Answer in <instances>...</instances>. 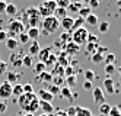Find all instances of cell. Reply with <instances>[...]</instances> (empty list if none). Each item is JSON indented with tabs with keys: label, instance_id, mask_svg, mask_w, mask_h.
Segmentation results:
<instances>
[{
	"label": "cell",
	"instance_id": "6da1fadb",
	"mask_svg": "<svg viewBox=\"0 0 121 116\" xmlns=\"http://www.w3.org/2000/svg\"><path fill=\"white\" fill-rule=\"evenodd\" d=\"M41 28H42V35L44 36H50V35L56 33L60 29V20H57L54 16H47L42 19L41 22Z\"/></svg>",
	"mask_w": 121,
	"mask_h": 116
},
{
	"label": "cell",
	"instance_id": "7a4b0ae2",
	"mask_svg": "<svg viewBox=\"0 0 121 116\" xmlns=\"http://www.w3.org/2000/svg\"><path fill=\"white\" fill-rule=\"evenodd\" d=\"M56 9H57V6H56L54 0H45V2H42L37 7V10H38V13H39L41 17H47V16H53Z\"/></svg>",
	"mask_w": 121,
	"mask_h": 116
},
{
	"label": "cell",
	"instance_id": "3957f363",
	"mask_svg": "<svg viewBox=\"0 0 121 116\" xmlns=\"http://www.w3.org/2000/svg\"><path fill=\"white\" fill-rule=\"evenodd\" d=\"M7 38H16L19 33L25 32V26L23 22L21 20H10L9 25H7Z\"/></svg>",
	"mask_w": 121,
	"mask_h": 116
},
{
	"label": "cell",
	"instance_id": "277c9868",
	"mask_svg": "<svg viewBox=\"0 0 121 116\" xmlns=\"http://www.w3.org/2000/svg\"><path fill=\"white\" fill-rule=\"evenodd\" d=\"M88 29L85 28V26H82V28L76 29L73 32H70L72 35V42L76 44V45H85L86 44V38H88Z\"/></svg>",
	"mask_w": 121,
	"mask_h": 116
},
{
	"label": "cell",
	"instance_id": "5b68a950",
	"mask_svg": "<svg viewBox=\"0 0 121 116\" xmlns=\"http://www.w3.org/2000/svg\"><path fill=\"white\" fill-rule=\"evenodd\" d=\"M35 96H37L35 93H23L22 96H19V97H18V106H19L22 110L26 112V108H28L29 102H31Z\"/></svg>",
	"mask_w": 121,
	"mask_h": 116
},
{
	"label": "cell",
	"instance_id": "8992f818",
	"mask_svg": "<svg viewBox=\"0 0 121 116\" xmlns=\"http://www.w3.org/2000/svg\"><path fill=\"white\" fill-rule=\"evenodd\" d=\"M92 99H93V103L95 104H102V103H105V93H104V90L101 87H93L92 88Z\"/></svg>",
	"mask_w": 121,
	"mask_h": 116
},
{
	"label": "cell",
	"instance_id": "52a82bcc",
	"mask_svg": "<svg viewBox=\"0 0 121 116\" xmlns=\"http://www.w3.org/2000/svg\"><path fill=\"white\" fill-rule=\"evenodd\" d=\"M10 97H12V84L7 81H4V83L2 81L0 83V99L6 102Z\"/></svg>",
	"mask_w": 121,
	"mask_h": 116
},
{
	"label": "cell",
	"instance_id": "ba28073f",
	"mask_svg": "<svg viewBox=\"0 0 121 116\" xmlns=\"http://www.w3.org/2000/svg\"><path fill=\"white\" fill-rule=\"evenodd\" d=\"M102 90L107 92V93H111V94H117L118 93V86L111 77H107L105 80H104V88Z\"/></svg>",
	"mask_w": 121,
	"mask_h": 116
},
{
	"label": "cell",
	"instance_id": "9c48e42d",
	"mask_svg": "<svg viewBox=\"0 0 121 116\" xmlns=\"http://www.w3.org/2000/svg\"><path fill=\"white\" fill-rule=\"evenodd\" d=\"M25 54H23V52L22 51H15V52H12V54H10V64L13 65V67H22V57H23Z\"/></svg>",
	"mask_w": 121,
	"mask_h": 116
},
{
	"label": "cell",
	"instance_id": "30bf717a",
	"mask_svg": "<svg viewBox=\"0 0 121 116\" xmlns=\"http://www.w3.org/2000/svg\"><path fill=\"white\" fill-rule=\"evenodd\" d=\"M35 94L38 97V100H41V102H48V103H51V102H53V99H54V96L51 94L47 88H39L38 93H35Z\"/></svg>",
	"mask_w": 121,
	"mask_h": 116
},
{
	"label": "cell",
	"instance_id": "8fae6325",
	"mask_svg": "<svg viewBox=\"0 0 121 116\" xmlns=\"http://www.w3.org/2000/svg\"><path fill=\"white\" fill-rule=\"evenodd\" d=\"M51 51H53V47H51V45L41 48L39 52H38V61H39V62H44V64H45V61H47L48 57L51 55Z\"/></svg>",
	"mask_w": 121,
	"mask_h": 116
},
{
	"label": "cell",
	"instance_id": "7c38bea8",
	"mask_svg": "<svg viewBox=\"0 0 121 116\" xmlns=\"http://www.w3.org/2000/svg\"><path fill=\"white\" fill-rule=\"evenodd\" d=\"M72 26H73V17L72 16H66L64 19L60 20V28L64 32H72Z\"/></svg>",
	"mask_w": 121,
	"mask_h": 116
},
{
	"label": "cell",
	"instance_id": "4fadbf2b",
	"mask_svg": "<svg viewBox=\"0 0 121 116\" xmlns=\"http://www.w3.org/2000/svg\"><path fill=\"white\" fill-rule=\"evenodd\" d=\"M64 51H66L67 55H76L77 52L80 51V47L76 45V44H73V42H69V44L64 45Z\"/></svg>",
	"mask_w": 121,
	"mask_h": 116
},
{
	"label": "cell",
	"instance_id": "5bb4252c",
	"mask_svg": "<svg viewBox=\"0 0 121 116\" xmlns=\"http://www.w3.org/2000/svg\"><path fill=\"white\" fill-rule=\"evenodd\" d=\"M4 45H6V48L9 51L15 52V51H18V48H19V42H18L16 38H7L4 41Z\"/></svg>",
	"mask_w": 121,
	"mask_h": 116
},
{
	"label": "cell",
	"instance_id": "9a60e30c",
	"mask_svg": "<svg viewBox=\"0 0 121 116\" xmlns=\"http://www.w3.org/2000/svg\"><path fill=\"white\" fill-rule=\"evenodd\" d=\"M39 49H41V47H39L38 41H29V42H28V51H29V55H31V57L38 55Z\"/></svg>",
	"mask_w": 121,
	"mask_h": 116
},
{
	"label": "cell",
	"instance_id": "2e32d148",
	"mask_svg": "<svg viewBox=\"0 0 121 116\" xmlns=\"http://www.w3.org/2000/svg\"><path fill=\"white\" fill-rule=\"evenodd\" d=\"M58 96L61 97V99H66L69 102H73V93H72V88H69V87H63V88H60V93Z\"/></svg>",
	"mask_w": 121,
	"mask_h": 116
},
{
	"label": "cell",
	"instance_id": "e0dca14e",
	"mask_svg": "<svg viewBox=\"0 0 121 116\" xmlns=\"http://www.w3.org/2000/svg\"><path fill=\"white\" fill-rule=\"evenodd\" d=\"M39 108H41L42 113H44V115H48V116L54 112V106L51 104V103H48V102H41V100H39Z\"/></svg>",
	"mask_w": 121,
	"mask_h": 116
},
{
	"label": "cell",
	"instance_id": "ac0fdd59",
	"mask_svg": "<svg viewBox=\"0 0 121 116\" xmlns=\"http://www.w3.org/2000/svg\"><path fill=\"white\" fill-rule=\"evenodd\" d=\"M26 35H28L29 41H37V39L39 38V35H41V31H39L38 26H37V28H28Z\"/></svg>",
	"mask_w": 121,
	"mask_h": 116
},
{
	"label": "cell",
	"instance_id": "d6986e66",
	"mask_svg": "<svg viewBox=\"0 0 121 116\" xmlns=\"http://www.w3.org/2000/svg\"><path fill=\"white\" fill-rule=\"evenodd\" d=\"M6 77H7L6 81L10 83V84H13V83H16V81H18V80L22 77V73H18V74H16V73H13V71H9V70H7V71H6Z\"/></svg>",
	"mask_w": 121,
	"mask_h": 116
},
{
	"label": "cell",
	"instance_id": "ffe728a7",
	"mask_svg": "<svg viewBox=\"0 0 121 116\" xmlns=\"http://www.w3.org/2000/svg\"><path fill=\"white\" fill-rule=\"evenodd\" d=\"M85 23H88L89 26H98L99 23V19H98V16L95 15V13H91L85 17Z\"/></svg>",
	"mask_w": 121,
	"mask_h": 116
},
{
	"label": "cell",
	"instance_id": "44dd1931",
	"mask_svg": "<svg viewBox=\"0 0 121 116\" xmlns=\"http://www.w3.org/2000/svg\"><path fill=\"white\" fill-rule=\"evenodd\" d=\"M16 13H18V6H16L15 3H7L6 4L4 15H7V16H16Z\"/></svg>",
	"mask_w": 121,
	"mask_h": 116
},
{
	"label": "cell",
	"instance_id": "7402d4cb",
	"mask_svg": "<svg viewBox=\"0 0 121 116\" xmlns=\"http://www.w3.org/2000/svg\"><path fill=\"white\" fill-rule=\"evenodd\" d=\"M53 16L56 17L57 20H61V19H64L66 16H69V13H67L66 9H63V7H57L56 10H54V13H53Z\"/></svg>",
	"mask_w": 121,
	"mask_h": 116
},
{
	"label": "cell",
	"instance_id": "603a6c76",
	"mask_svg": "<svg viewBox=\"0 0 121 116\" xmlns=\"http://www.w3.org/2000/svg\"><path fill=\"white\" fill-rule=\"evenodd\" d=\"M74 116H93L92 112L88 108H83V106H76V113Z\"/></svg>",
	"mask_w": 121,
	"mask_h": 116
},
{
	"label": "cell",
	"instance_id": "cb8c5ba5",
	"mask_svg": "<svg viewBox=\"0 0 121 116\" xmlns=\"http://www.w3.org/2000/svg\"><path fill=\"white\" fill-rule=\"evenodd\" d=\"M32 67H34V73L38 74V76H39L41 73H44V71H47V65L44 64V62H39V61L37 62V64H34Z\"/></svg>",
	"mask_w": 121,
	"mask_h": 116
},
{
	"label": "cell",
	"instance_id": "d4e9b609",
	"mask_svg": "<svg viewBox=\"0 0 121 116\" xmlns=\"http://www.w3.org/2000/svg\"><path fill=\"white\" fill-rule=\"evenodd\" d=\"M23 94V90H22V84L16 83V84H12V96L15 97H19Z\"/></svg>",
	"mask_w": 121,
	"mask_h": 116
},
{
	"label": "cell",
	"instance_id": "484cf974",
	"mask_svg": "<svg viewBox=\"0 0 121 116\" xmlns=\"http://www.w3.org/2000/svg\"><path fill=\"white\" fill-rule=\"evenodd\" d=\"M57 64L61 65L63 68L69 65V58H67V54H66V52H64V54H60V55L57 57Z\"/></svg>",
	"mask_w": 121,
	"mask_h": 116
},
{
	"label": "cell",
	"instance_id": "4316f807",
	"mask_svg": "<svg viewBox=\"0 0 121 116\" xmlns=\"http://www.w3.org/2000/svg\"><path fill=\"white\" fill-rule=\"evenodd\" d=\"M66 87H69V88H72V87H74L76 84H77V76L74 74V76H69V77H66Z\"/></svg>",
	"mask_w": 121,
	"mask_h": 116
},
{
	"label": "cell",
	"instance_id": "83f0119b",
	"mask_svg": "<svg viewBox=\"0 0 121 116\" xmlns=\"http://www.w3.org/2000/svg\"><path fill=\"white\" fill-rule=\"evenodd\" d=\"M109 110H111V104L109 103L105 102V103L99 104V113H101V116H108Z\"/></svg>",
	"mask_w": 121,
	"mask_h": 116
},
{
	"label": "cell",
	"instance_id": "f1b7e54d",
	"mask_svg": "<svg viewBox=\"0 0 121 116\" xmlns=\"http://www.w3.org/2000/svg\"><path fill=\"white\" fill-rule=\"evenodd\" d=\"M51 78H53V74H51V73H47V71H44V73L39 74V81H41V83H51V81H53Z\"/></svg>",
	"mask_w": 121,
	"mask_h": 116
},
{
	"label": "cell",
	"instance_id": "f546056e",
	"mask_svg": "<svg viewBox=\"0 0 121 116\" xmlns=\"http://www.w3.org/2000/svg\"><path fill=\"white\" fill-rule=\"evenodd\" d=\"M86 44H93V45H99V36H96L95 33H88V38H86Z\"/></svg>",
	"mask_w": 121,
	"mask_h": 116
},
{
	"label": "cell",
	"instance_id": "4dcf8cb0",
	"mask_svg": "<svg viewBox=\"0 0 121 116\" xmlns=\"http://www.w3.org/2000/svg\"><path fill=\"white\" fill-rule=\"evenodd\" d=\"M80 7H82V3H80V2H76V3L72 2L70 4L67 6L66 10H67V13H69V12H79V10H80Z\"/></svg>",
	"mask_w": 121,
	"mask_h": 116
},
{
	"label": "cell",
	"instance_id": "1f68e13d",
	"mask_svg": "<svg viewBox=\"0 0 121 116\" xmlns=\"http://www.w3.org/2000/svg\"><path fill=\"white\" fill-rule=\"evenodd\" d=\"M22 65L23 67H32L34 65V57H31L29 54L28 55H23L22 57Z\"/></svg>",
	"mask_w": 121,
	"mask_h": 116
},
{
	"label": "cell",
	"instance_id": "d6a6232c",
	"mask_svg": "<svg viewBox=\"0 0 121 116\" xmlns=\"http://www.w3.org/2000/svg\"><path fill=\"white\" fill-rule=\"evenodd\" d=\"M83 23H85V19H83V17H76V19H73L72 32H73V31H76V29H79V28H82Z\"/></svg>",
	"mask_w": 121,
	"mask_h": 116
},
{
	"label": "cell",
	"instance_id": "836d02e7",
	"mask_svg": "<svg viewBox=\"0 0 121 116\" xmlns=\"http://www.w3.org/2000/svg\"><path fill=\"white\" fill-rule=\"evenodd\" d=\"M60 42L63 44V45H66V44L72 42V35L70 32H63L61 35H60Z\"/></svg>",
	"mask_w": 121,
	"mask_h": 116
},
{
	"label": "cell",
	"instance_id": "e575fe53",
	"mask_svg": "<svg viewBox=\"0 0 121 116\" xmlns=\"http://www.w3.org/2000/svg\"><path fill=\"white\" fill-rule=\"evenodd\" d=\"M18 42H19V45L22 44V45H28V42H29V38H28V35H26V32H22V33H19L18 35Z\"/></svg>",
	"mask_w": 121,
	"mask_h": 116
},
{
	"label": "cell",
	"instance_id": "d590c367",
	"mask_svg": "<svg viewBox=\"0 0 121 116\" xmlns=\"http://www.w3.org/2000/svg\"><path fill=\"white\" fill-rule=\"evenodd\" d=\"M98 31H99L101 33H107V32L109 31V23L105 22V20H104V22H99V23H98Z\"/></svg>",
	"mask_w": 121,
	"mask_h": 116
},
{
	"label": "cell",
	"instance_id": "8d00e7d4",
	"mask_svg": "<svg viewBox=\"0 0 121 116\" xmlns=\"http://www.w3.org/2000/svg\"><path fill=\"white\" fill-rule=\"evenodd\" d=\"M95 78H96V74H95L92 70H86L85 71V81H91L92 83Z\"/></svg>",
	"mask_w": 121,
	"mask_h": 116
},
{
	"label": "cell",
	"instance_id": "74e56055",
	"mask_svg": "<svg viewBox=\"0 0 121 116\" xmlns=\"http://www.w3.org/2000/svg\"><path fill=\"white\" fill-rule=\"evenodd\" d=\"M91 61L93 62V64H99V62L104 61V55L98 54V52H93V54L91 55Z\"/></svg>",
	"mask_w": 121,
	"mask_h": 116
},
{
	"label": "cell",
	"instance_id": "f35d334b",
	"mask_svg": "<svg viewBox=\"0 0 121 116\" xmlns=\"http://www.w3.org/2000/svg\"><path fill=\"white\" fill-rule=\"evenodd\" d=\"M105 74L107 76H112L117 71V68H115V64H105Z\"/></svg>",
	"mask_w": 121,
	"mask_h": 116
},
{
	"label": "cell",
	"instance_id": "ab89813d",
	"mask_svg": "<svg viewBox=\"0 0 121 116\" xmlns=\"http://www.w3.org/2000/svg\"><path fill=\"white\" fill-rule=\"evenodd\" d=\"M77 13H79V17H83V19H85V17L88 16V15L92 13V10H91L89 7H83V6H82V7H80V10L77 12Z\"/></svg>",
	"mask_w": 121,
	"mask_h": 116
},
{
	"label": "cell",
	"instance_id": "60d3db41",
	"mask_svg": "<svg viewBox=\"0 0 121 116\" xmlns=\"http://www.w3.org/2000/svg\"><path fill=\"white\" fill-rule=\"evenodd\" d=\"M54 2H56V6H57V7L67 9V6L72 3V0H54Z\"/></svg>",
	"mask_w": 121,
	"mask_h": 116
},
{
	"label": "cell",
	"instance_id": "b9f144b4",
	"mask_svg": "<svg viewBox=\"0 0 121 116\" xmlns=\"http://www.w3.org/2000/svg\"><path fill=\"white\" fill-rule=\"evenodd\" d=\"M51 80H54L51 84H54V86H60V84H64V78H63V76H53V78Z\"/></svg>",
	"mask_w": 121,
	"mask_h": 116
},
{
	"label": "cell",
	"instance_id": "7bdbcfd3",
	"mask_svg": "<svg viewBox=\"0 0 121 116\" xmlns=\"http://www.w3.org/2000/svg\"><path fill=\"white\" fill-rule=\"evenodd\" d=\"M108 116H121L120 106H111V110H109Z\"/></svg>",
	"mask_w": 121,
	"mask_h": 116
},
{
	"label": "cell",
	"instance_id": "ee69618b",
	"mask_svg": "<svg viewBox=\"0 0 121 116\" xmlns=\"http://www.w3.org/2000/svg\"><path fill=\"white\" fill-rule=\"evenodd\" d=\"M104 60H105V64H114L115 62V55L112 54V52H108V54L104 57Z\"/></svg>",
	"mask_w": 121,
	"mask_h": 116
},
{
	"label": "cell",
	"instance_id": "f6af8a7d",
	"mask_svg": "<svg viewBox=\"0 0 121 116\" xmlns=\"http://www.w3.org/2000/svg\"><path fill=\"white\" fill-rule=\"evenodd\" d=\"M74 68L72 67V65H67V67H64V71H63V74H66V77H69V76H74Z\"/></svg>",
	"mask_w": 121,
	"mask_h": 116
},
{
	"label": "cell",
	"instance_id": "bcb514c9",
	"mask_svg": "<svg viewBox=\"0 0 121 116\" xmlns=\"http://www.w3.org/2000/svg\"><path fill=\"white\" fill-rule=\"evenodd\" d=\"M95 49H96V45H93V44H86V54L89 57L95 52Z\"/></svg>",
	"mask_w": 121,
	"mask_h": 116
},
{
	"label": "cell",
	"instance_id": "7dc6e473",
	"mask_svg": "<svg viewBox=\"0 0 121 116\" xmlns=\"http://www.w3.org/2000/svg\"><path fill=\"white\" fill-rule=\"evenodd\" d=\"M48 92L53 94V96H56V94H58V93H60V87H57V86H54V84H51V83H50Z\"/></svg>",
	"mask_w": 121,
	"mask_h": 116
},
{
	"label": "cell",
	"instance_id": "c3c4849f",
	"mask_svg": "<svg viewBox=\"0 0 121 116\" xmlns=\"http://www.w3.org/2000/svg\"><path fill=\"white\" fill-rule=\"evenodd\" d=\"M6 71H7V62L3 61V60H0V76L6 74Z\"/></svg>",
	"mask_w": 121,
	"mask_h": 116
},
{
	"label": "cell",
	"instance_id": "681fc988",
	"mask_svg": "<svg viewBox=\"0 0 121 116\" xmlns=\"http://www.w3.org/2000/svg\"><path fill=\"white\" fill-rule=\"evenodd\" d=\"M99 0H89V2H88V7L91 9V10H92V9H98L99 7Z\"/></svg>",
	"mask_w": 121,
	"mask_h": 116
},
{
	"label": "cell",
	"instance_id": "f907efd6",
	"mask_svg": "<svg viewBox=\"0 0 121 116\" xmlns=\"http://www.w3.org/2000/svg\"><path fill=\"white\" fill-rule=\"evenodd\" d=\"M22 90H23V93H34V87H32V84H23L22 86Z\"/></svg>",
	"mask_w": 121,
	"mask_h": 116
},
{
	"label": "cell",
	"instance_id": "816d5d0a",
	"mask_svg": "<svg viewBox=\"0 0 121 116\" xmlns=\"http://www.w3.org/2000/svg\"><path fill=\"white\" fill-rule=\"evenodd\" d=\"M74 113H76V106H74V104H72L70 108L66 110V115H67V116H74Z\"/></svg>",
	"mask_w": 121,
	"mask_h": 116
},
{
	"label": "cell",
	"instance_id": "f5cc1de1",
	"mask_svg": "<svg viewBox=\"0 0 121 116\" xmlns=\"http://www.w3.org/2000/svg\"><path fill=\"white\" fill-rule=\"evenodd\" d=\"M6 39H7V32H6L4 29H0V42L4 44Z\"/></svg>",
	"mask_w": 121,
	"mask_h": 116
},
{
	"label": "cell",
	"instance_id": "db71d44e",
	"mask_svg": "<svg viewBox=\"0 0 121 116\" xmlns=\"http://www.w3.org/2000/svg\"><path fill=\"white\" fill-rule=\"evenodd\" d=\"M50 116H67V115H66V112H64V110H61V109H57L56 112H53V113H51Z\"/></svg>",
	"mask_w": 121,
	"mask_h": 116
},
{
	"label": "cell",
	"instance_id": "11a10c76",
	"mask_svg": "<svg viewBox=\"0 0 121 116\" xmlns=\"http://www.w3.org/2000/svg\"><path fill=\"white\" fill-rule=\"evenodd\" d=\"M7 110V103L6 102H0V113H4Z\"/></svg>",
	"mask_w": 121,
	"mask_h": 116
},
{
	"label": "cell",
	"instance_id": "9f6ffc18",
	"mask_svg": "<svg viewBox=\"0 0 121 116\" xmlns=\"http://www.w3.org/2000/svg\"><path fill=\"white\" fill-rule=\"evenodd\" d=\"M83 88H85V90H92V88H93V84H92L91 81H85V83H83Z\"/></svg>",
	"mask_w": 121,
	"mask_h": 116
},
{
	"label": "cell",
	"instance_id": "6f0895ef",
	"mask_svg": "<svg viewBox=\"0 0 121 116\" xmlns=\"http://www.w3.org/2000/svg\"><path fill=\"white\" fill-rule=\"evenodd\" d=\"M6 2H0V15H4V10H6Z\"/></svg>",
	"mask_w": 121,
	"mask_h": 116
},
{
	"label": "cell",
	"instance_id": "680465c9",
	"mask_svg": "<svg viewBox=\"0 0 121 116\" xmlns=\"http://www.w3.org/2000/svg\"><path fill=\"white\" fill-rule=\"evenodd\" d=\"M23 116H35L34 113H23Z\"/></svg>",
	"mask_w": 121,
	"mask_h": 116
},
{
	"label": "cell",
	"instance_id": "91938a15",
	"mask_svg": "<svg viewBox=\"0 0 121 116\" xmlns=\"http://www.w3.org/2000/svg\"><path fill=\"white\" fill-rule=\"evenodd\" d=\"M79 2H80V3H88L89 0H79Z\"/></svg>",
	"mask_w": 121,
	"mask_h": 116
},
{
	"label": "cell",
	"instance_id": "94428289",
	"mask_svg": "<svg viewBox=\"0 0 121 116\" xmlns=\"http://www.w3.org/2000/svg\"><path fill=\"white\" fill-rule=\"evenodd\" d=\"M16 116H23V113H19V115H16Z\"/></svg>",
	"mask_w": 121,
	"mask_h": 116
},
{
	"label": "cell",
	"instance_id": "6125c7cd",
	"mask_svg": "<svg viewBox=\"0 0 121 116\" xmlns=\"http://www.w3.org/2000/svg\"><path fill=\"white\" fill-rule=\"evenodd\" d=\"M39 116H48V115H44V113H42V115H39Z\"/></svg>",
	"mask_w": 121,
	"mask_h": 116
},
{
	"label": "cell",
	"instance_id": "be15d7a7",
	"mask_svg": "<svg viewBox=\"0 0 121 116\" xmlns=\"http://www.w3.org/2000/svg\"><path fill=\"white\" fill-rule=\"evenodd\" d=\"M0 2H6V0H0Z\"/></svg>",
	"mask_w": 121,
	"mask_h": 116
},
{
	"label": "cell",
	"instance_id": "e7e4bbea",
	"mask_svg": "<svg viewBox=\"0 0 121 116\" xmlns=\"http://www.w3.org/2000/svg\"><path fill=\"white\" fill-rule=\"evenodd\" d=\"M0 83H2V81H0Z\"/></svg>",
	"mask_w": 121,
	"mask_h": 116
}]
</instances>
